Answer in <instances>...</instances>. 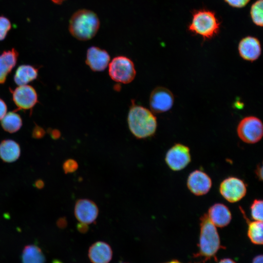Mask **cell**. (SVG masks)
<instances>
[{"label":"cell","mask_w":263,"mask_h":263,"mask_svg":"<svg viewBox=\"0 0 263 263\" xmlns=\"http://www.w3.org/2000/svg\"><path fill=\"white\" fill-rule=\"evenodd\" d=\"M127 123L131 132L138 139L153 136L157 130V119L147 108L132 102L127 116Z\"/></svg>","instance_id":"1"},{"label":"cell","mask_w":263,"mask_h":263,"mask_svg":"<svg viewBox=\"0 0 263 263\" xmlns=\"http://www.w3.org/2000/svg\"><path fill=\"white\" fill-rule=\"evenodd\" d=\"M199 250L196 258H200L203 262L214 258L219 249L224 248L221 244L216 226L204 214L200 218V236Z\"/></svg>","instance_id":"2"},{"label":"cell","mask_w":263,"mask_h":263,"mask_svg":"<svg viewBox=\"0 0 263 263\" xmlns=\"http://www.w3.org/2000/svg\"><path fill=\"white\" fill-rule=\"evenodd\" d=\"M100 22L97 15L87 9L75 12L69 21V30L71 35L80 40H88L97 33Z\"/></svg>","instance_id":"3"},{"label":"cell","mask_w":263,"mask_h":263,"mask_svg":"<svg viewBox=\"0 0 263 263\" xmlns=\"http://www.w3.org/2000/svg\"><path fill=\"white\" fill-rule=\"evenodd\" d=\"M219 29L220 22L213 12L203 9L193 12L188 26L190 32L209 39L218 33Z\"/></svg>","instance_id":"4"},{"label":"cell","mask_w":263,"mask_h":263,"mask_svg":"<svg viewBox=\"0 0 263 263\" xmlns=\"http://www.w3.org/2000/svg\"><path fill=\"white\" fill-rule=\"evenodd\" d=\"M109 75L115 82L128 84L134 79L136 70L133 61L128 57L119 56L109 64Z\"/></svg>","instance_id":"5"},{"label":"cell","mask_w":263,"mask_h":263,"mask_svg":"<svg viewBox=\"0 0 263 263\" xmlns=\"http://www.w3.org/2000/svg\"><path fill=\"white\" fill-rule=\"evenodd\" d=\"M237 133L244 142L250 144L257 143L263 136L262 121L256 116H246L239 122L237 127Z\"/></svg>","instance_id":"6"},{"label":"cell","mask_w":263,"mask_h":263,"mask_svg":"<svg viewBox=\"0 0 263 263\" xmlns=\"http://www.w3.org/2000/svg\"><path fill=\"white\" fill-rule=\"evenodd\" d=\"M219 190L226 201L234 203L240 201L245 196L246 185L243 180L238 177L229 176L221 182Z\"/></svg>","instance_id":"7"},{"label":"cell","mask_w":263,"mask_h":263,"mask_svg":"<svg viewBox=\"0 0 263 263\" xmlns=\"http://www.w3.org/2000/svg\"><path fill=\"white\" fill-rule=\"evenodd\" d=\"M165 160L171 170L174 171L183 170L191 162L190 149L183 144L176 143L167 151Z\"/></svg>","instance_id":"8"},{"label":"cell","mask_w":263,"mask_h":263,"mask_svg":"<svg viewBox=\"0 0 263 263\" xmlns=\"http://www.w3.org/2000/svg\"><path fill=\"white\" fill-rule=\"evenodd\" d=\"M174 97L172 93L167 88L158 86L155 88L150 96V107L154 113H163L172 107Z\"/></svg>","instance_id":"9"},{"label":"cell","mask_w":263,"mask_h":263,"mask_svg":"<svg viewBox=\"0 0 263 263\" xmlns=\"http://www.w3.org/2000/svg\"><path fill=\"white\" fill-rule=\"evenodd\" d=\"M212 180L210 176L200 169L191 172L187 180V186L190 192L199 196L207 194L212 187Z\"/></svg>","instance_id":"10"},{"label":"cell","mask_w":263,"mask_h":263,"mask_svg":"<svg viewBox=\"0 0 263 263\" xmlns=\"http://www.w3.org/2000/svg\"><path fill=\"white\" fill-rule=\"evenodd\" d=\"M13 101L19 109H32L38 102L35 89L30 85H21L12 92Z\"/></svg>","instance_id":"11"},{"label":"cell","mask_w":263,"mask_h":263,"mask_svg":"<svg viewBox=\"0 0 263 263\" xmlns=\"http://www.w3.org/2000/svg\"><path fill=\"white\" fill-rule=\"evenodd\" d=\"M74 214L76 219L86 225L94 222L98 214V208L93 201L86 199H79L75 203Z\"/></svg>","instance_id":"12"},{"label":"cell","mask_w":263,"mask_h":263,"mask_svg":"<svg viewBox=\"0 0 263 263\" xmlns=\"http://www.w3.org/2000/svg\"><path fill=\"white\" fill-rule=\"evenodd\" d=\"M238 50L240 56L244 60L249 62L255 61L261 55L260 41L254 37H245L240 41Z\"/></svg>","instance_id":"13"},{"label":"cell","mask_w":263,"mask_h":263,"mask_svg":"<svg viewBox=\"0 0 263 263\" xmlns=\"http://www.w3.org/2000/svg\"><path fill=\"white\" fill-rule=\"evenodd\" d=\"M110 61V55L105 50L96 46H91L87 51L85 62L93 71L105 70L109 65Z\"/></svg>","instance_id":"14"},{"label":"cell","mask_w":263,"mask_h":263,"mask_svg":"<svg viewBox=\"0 0 263 263\" xmlns=\"http://www.w3.org/2000/svg\"><path fill=\"white\" fill-rule=\"evenodd\" d=\"M207 217L216 226L224 227L230 223L232 214L228 207L222 203H215L208 209Z\"/></svg>","instance_id":"15"},{"label":"cell","mask_w":263,"mask_h":263,"mask_svg":"<svg viewBox=\"0 0 263 263\" xmlns=\"http://www.w3.org/2000/svg\"><path fill=\"white\" fill-rule=\"evenodd\" d=\"M112 256L111 246L104 242H96L89 249L88 257L92 263H108Z\"/></svg>","instance_id":"16"},{"label":"cell","mask_w":263,"mask_h":263,"mask_svg":"<svg viewBox=\"0 0 263 263\" xmlns=\"http://www.w3.org/2000/svg\"><path fill=\"white\" fill-rule=\"evenodd\" d=\"M18 56L14 48L4 51L0 55V84L5 82L8 75L17 63Z\"/></svg>","instance_id":"17"},{"label":"cell","mask_w":263,"mask_h":263,"mask_svg":"<svg viewBox=\"0 0 263 263\" xmlns=\"http://www.w3.org/2000/svg\"><path fill=\"white\" fill-rule=\"evenodd\" d=\"M19 144L12 139H5L0 143V158L6 163L17 161L20 155Z\"/></svg>","instance_id":"18"},{"label":"cell","mask_w":263,"mask_h":263,"mask_svg":"<svg viewBox=\"0 0 263 263\" xmlns=\"http://www.w3.org/2000/svg\"><path fill=\"white\" fill-rule=\"evenodd\" d=\"M38 75V69L30 65H21L16 71L14 80L19 85H26L36 79Z\"/></svg>","instance_id":"19"},{"label":"cell","mask_w":263,"mask_h":263,"mask_svg":"<svg viewBox=\"0 0 263 263\" xmlns=\"http://www.w3.org/2000/svg\"><path fill=\"white\" fill-rule=\"evenodd\" d=\"M242 213L248 225L247 236L250 241L255 244L262 245L263 242V221H250L246 216L244 210L240 207Z\"/></svg>","instance_id":"20"},{"label":"cell","mask_w":263,"mask_h":263,"mask_svg":"<svg viewBox=\"0 0 263 263\" xmlns=\"http://www.w3.org/2000/svg\"><path fill=\"white\" fill-rule=\"evenodd\" d=\"M46 259L42 250L37 245L24 246L21 254L22 263H45Z\"/></svg>","instance_id":"21"},{"label":"cell","mask_w":263,"mask_h":263,"mask_svg":"<svg viewBox=\"0 0 263 263\" xmlns=\"http://www.w3.org/2000/svg\"><path fill=\"white\" fill-rule=\"evenodd\" d=\"M1 120L2 129L9 133H15L18 132L22 125L20 115L14 111L6 113Z\"/></svg>","instance_id":"22"},{"label":"cell","mask_w":263,"mask_h":263,"mask_svg":"<svg viewBox=\"0 0 263 263\" xmlns=\"http://www.w3.org/2000/svg\"><path fill=\"white\" fill-rule=\"evenodd\" d=\"M250 14L253 22L257 26H263V0H257L251 6Z\"/></svg>","instance_id":"23"},{"label":"cell","mask_w":263,"mask_h":263,"mask_svg":"<svg viewBox=\"0 0 263 263\" xmlns=\"http://www.w3.org/2000/svg\"><path fill=\"white\" fill-rule=\"evenodd\" d=\"M263 202L261 199H255L252 203L250 207V214L253 220L263 221Z\"/></svg>","instance_id":"24"},{"label":"cell","mask_w":263,"mask_h":263,"mask_svg":"<svg viewBox=\"0 0 263 263\" xmlns=\"http://www.w3.org/2000/svg\"><path fill=\"white\" fill-rule=\"evenodd\" d=\"M11 27L9 20L3 16H0V41L4 39Z\"/></svg>","instance_id":"25"},{"label":"cell","mask_w":263,"mask_h":263,"mask_svg":"<svg viewBox=\"0 0 263 263\" xmlns=\"http://www.w3.org/2000/svg\"><path fill=\"white\" fill-rule=\"evenodd\" d=\"M62 167L65 173H70L75 172L77 169L78 164L75 160L69 159L64 162Z\"/></svg>","instance_id":"26"},{"label":"cell","mask_w":263,"mask_h":263,"mask_svg":"<svg viewBox=\"0 0 263 263\" xmlns=\"http://www.w3.org/2000/svg\"><path fill=\"white\" fill-rule=\"evenodd\" d=\"M228 5L234 8H242L244 7L250 0H224Z\"/></svg>","instance_id":"27"},{"label":"cell","mask_w":263,"mask_h":263,"mask_svg":"<svg viewBox=\"0 0 263 263\" xmlns=\"http://www.w3.org/2000/svg\"><path fill=\"white\" fill-rule=\"evenodd\" d=\"M45 134L44 130L38 126H36L32 132V136L36 139L43 137Z\"/></svg>","instance_id":"28"},{"label":"cell","mask_w":263,"mask_h":263,"mask_svg":"<svg viewBox=\"0 0 263 263\" xmlns=\"http://www.w3.org/2000/svg\"><path fill=\"white\" fill-rule=\"evenodd\" d=\"M7 105L5 102L0 98V120L5 116L7 112Z\"/></svg>","instance_id":"29"},{"label":"cell","mask_w":263,"mask_h":263,"mask_svg":"<svg viewBox=\"0 0 263 263\" xmlns=\"http://www.w3.org/2000/svg\"><path fill=\"white\" fill-rule=\"evenodd\" d=\"M57 226L60 228H64L67 225V221L65 218H60L56 222Z\"/></svg>","instance_id":"30"},{"label":"cell","mask_w":263,"mask_h":263,"mask_svg":"<svg viewBox=\"0 0 263 263\" xmlns=\"http://www.w3.org/2000/svg\"><path fill=\"white\" fill-rule=\"evenodd\" d=\"M34 186L38 189H42L44 187V182L41 179H38L35 182Z\"/></svg>","instance_id":"31"},{"label":"cell","mask_w":263,"mask_h":263,"mask_svg":"<svg viewBox=\"0 0 263 263\" xmlns=\"http://www.w3.org/2000/svg\"><path fill=\"white\" fill-rule=\"evenodd\" d=\"M51 136L54 139H58L60 136V132L57 130H53L51 132Z\"/></svg>","instance_id":"32"},{"label":"cell","mask_w":263,"mask_h":263,"mask_svg":"<svg viewBox=\"0 0 263 263\" xmlns=\"http://www.w3.org/2000/svg\"><path fill=\"white\" fill-rule=\"evenodd\" d=\"M256 173L257 176L258 177V179L259 180H262L263 178V167L262 166H259L257 169L256 170Z\"/></svg>","instance_id":"33"},{"label":"cell","mask_w":263,"mask_h":263,"mask_svg":"<svg viewBox=\"0 0 263 263\" xmlns=\"http://www.w3.org/2000/svg\"><path fill=\"white\" fill-rule=\"evenodd\" d=\"M263 258L262 255H258L254 258L252 263H263Z\"/></svg>","instance_id":"34"},{"label":"cell","mask_w":263,"mask_h":263,"mask_svg":"<svg viewBox=\"0 0 263 263\" xmlns=\"http://www.w3.org/2000/svg\"><path fill=\"white\" fill-rule=\"evenodd\" d=\"M218 263H236L231 259L225 258L220 260Z\"/></svg>","instance_id":"35"},{"label":"cell","mask_w":263,"mask_h":263,"mask_svg":"<svg viewBox=\"0 0 263 263\" xmlns=\"http://www.w3.org/2000/svg\"><path fill=\"white\" fill-rule=\"evenodd\" d=\"M54 3L56 4H60L65 0H52Z\"/></svg>","instance_id":"36"},{"label":"cell","mask_w":263,"mask_h":263,"mask_svg":"<svg viewBox=\"0 0 263 263\" xmlns=\"http://www.w3.org/2000/svg\"><path fill=\"white\" fill-rule=\"evenodd\" d=\"M165 263H182L178 260H172Z\"/></svg>","instance_id":"37"},{"label":"cell","mask_w":263,"mask_h":263,"mask_svg":"<svg viewBox=\"0 0 263 263\" xmlns=\"http://www.w3.org/2000/svg\"><path fill=\"white\" fill-rule=\"evenodd\" d=\"M53 263H61V262H60L59 261L56 260L53 261Z\"/></svg>","instance_id":"38"}]
</instances>
